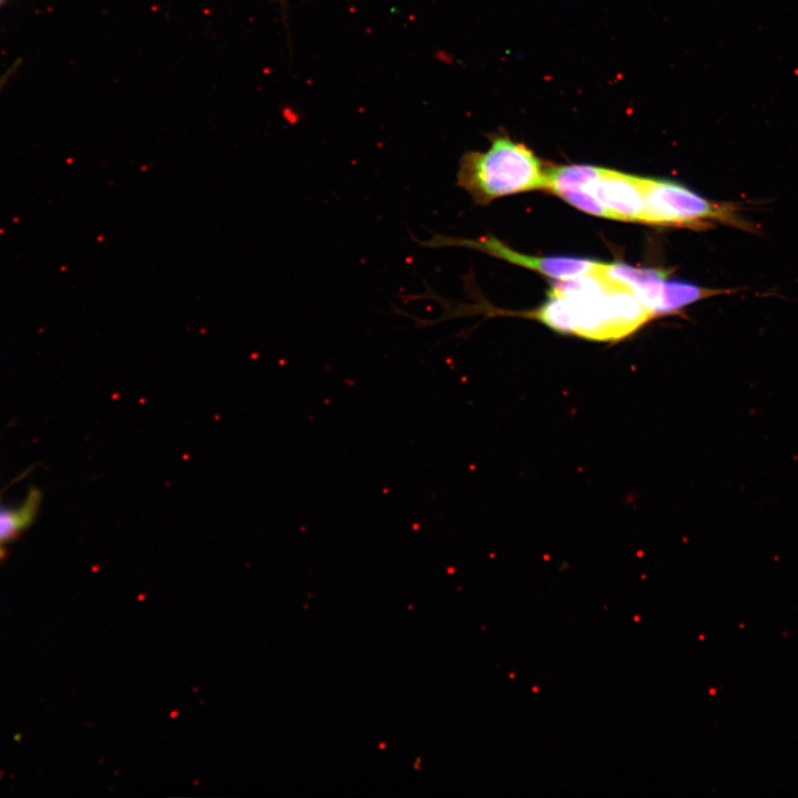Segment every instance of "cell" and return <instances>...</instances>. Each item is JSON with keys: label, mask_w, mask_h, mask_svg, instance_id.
Returning <instances> with one entry per match:
<instances>
[{"label": "cell", "mask_w": 798, "mask_h": 798, "mask_svg": "<svg viewBox=\"0 0 798 798\" xmlns=\"http://www.w3.org/2000/svg\"><path fill=\"white\" fill-rule=\"evenodd\" d=\"M488 139L487 150L466 151L459 160L457 185L475 205L543 188L545 168L530 147L505 132L491 133Z\"/></svg>", "instance_id": "6da1fadb"}, {"label": "cell", "mask_w": 798, "mask_h": 798, "mask_svg": "<svg viewBox=\"0 0 798 798\" xmlns=\"http://www.w3.org/2000/svg\"><path fill=\"white\" fill-rule=\"evenodd\" d=\"M644 222L663 225H702L718 221L748 232L753 224L744 218L733 203L712 202L673 182L642 177Z\"/></svg>", "instance_id": "7a4b0ae2"}, {"label": "cell", "mask_w": 798, "mask_h": 798, "mask_svg": "<svg viewBox=\"0 0 798 798\" xmlns=\"http://www.w3.org/2000/svg\"><path fill=\"white\" fill-rule=\"evenodd\" d=\"M429 248L460 247L484 253L513 265L529 268L559 280L575 278L593 273L598 262L585 258L548 256L540 257L514 250L504 242L493 235H483L475 238H464L436 234L430 239L419 242Z\"/></svg>", "instance_id": "3957f363"}, {"label": "cell", "mask_w": 798, "mask_h": 798, "mask_svg": "<svg viewBox=\"0 0 798 798\" xmlns=\"http://www.w3.org/2000/svg\"><path fill=\"white\" fill-rule=\"evenodd\" d=\"M608 212L612 219L644 222L642 177L604 168L586 188Z\"/></svg>", "instance_id": "277c9868"}, {"label": "cell", "mask_w": 798, "mask_h": 798, "mask_svg": "<svg viewBox=\"0 0 798 798\" xmlns=\"http://www.w3.org/2000/svg\"><path fill=\"white\" fill-rule=\"evenodd\" d=\"M603 315L606 340L628 336L654 316L630 289L608 280L603 298Z\"/></svg>", "instance_id": "5b68a950"}, {"label": "cell", "mask_w": 798, "mask_h": 798, "mask_svg": "<svg viewBox=\"0 0 798 798\" xmlns=\"http://www.w3.org/2000/svg\"><path fill=\"white\" fill-rule=\"evenodd\" d=\"M728 293L729 290L725 289H712L688 283L668 282L665 279L661 287L655 315L676 310L699 299Z\"/></svg>", "instance_id": "8992f818"}, {"label": "cell", "mask_w": 798, "mask_h": 798, "mask_svg": "<svg viewBox=\"0 0 798 798\" xmlns=\"http://www.w3.org/2000/svg\"><path fill=\"white\" fill-rule=\"evenodd\" d=\"M40 494L32 490L19 508L0 507V545L18 536L34 519Z\"/></svg>", "instance_id": "52a82bcc"}, {"label": "cell", "mask_w": 798, "mask_h": 798, "mask_svg": "<svg viewBox=\"0 0 798 798\" xmlns=\"http://www.w3.org/2000/svg\"><path fill=\"white\" fill-rule=\"evenodd\" d=\"M521 315L538 319L554 330L573 334L574 321L571 304L564 297L552 291L549 294V299L538 309Z\"/></svg>", "instance_id": "ba28073f"}, {"label": "cell", "mask_w": 798, "mask_h": 798, "mask_svg": "<svg viewBox=\"0 0 798 798\" xmlns=\"http://www.w3.org/2000/svg\"><path fill=\"white\" fill-rule=\"evenodd\" d=\"M3 1H4V0H0V4H1Z\"/></svg>", "instance_id": "9c48e42d"}]
</instances>
